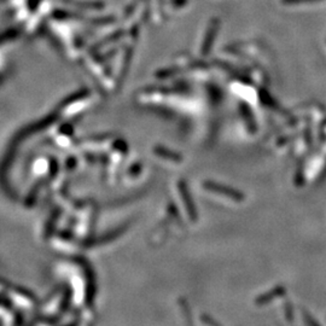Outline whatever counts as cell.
Wrapping results in <instances>:
<instances>
[{
	"instance_id": "1",
	"label": "cell",
	"mask_w": 326,
	"mask_h": 326,
	"mask_svg": "<svg viewBox=\"0 0 326 326\" xmlns=\"http://www.w3.org/2000/svg\"><path fill=\"white\" fill-rule=\"evenodd\" d=\"M204 187L212 192H215V194H220V195H224V196L229 197V198L233 199V201H236V202L244 201V195L242 194V192L237 191V190L232 189V187L224 186V185H220V184H216V182H212V181L206 182V184H204Z\"/></svg>"
},
{
	"instance_id": "2",
	"label": "cell",
	"mask_w": 326,
	"mask_h": 326,
	"mask_svg": "<svg viewBox=\"0 0 326 326\" xmlns=\"http://www.w3.org/2000/svg\"><path fill=\"white\" fill-rule=\"evenodd\" d=\"M181 192H182V196H184V202H185V206H186L187 213H189L190 216H191L192 221H196V211H195V206L191 201V197H190V195L187 196V192H186V190H185V187H182Z\"/></svg>"
}]
</instances>
